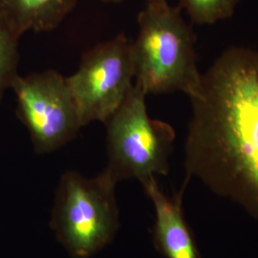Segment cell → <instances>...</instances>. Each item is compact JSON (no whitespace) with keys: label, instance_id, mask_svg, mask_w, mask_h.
I'll list each match as a JSON object with an SVG mask.
<instances>
[{"label":"cell","instance_id":"6da1fadb","mask_svg":"<svg viewBox=\"0 0 258 258\" xmlns=\"http://www.w3.org/2000/svg\"><path fill=\"white\" fill-rule=\"evenodd\" d=\"M186 179L196 178L258 219V50L231 46L189 97Z\"/></svg>","mask_w":258,"mask_h":258},{"label":"cell","instance_id":"7a4b0ae2","mask_svg":"<svg viewBox=\"0 0 258 258\" xmlns=\"http://www.w3.org/2000/svg\"><path fill=\"white\" fill-rule=\"evenodd\" d=\"M181 10L166 1L146 4L139 14L131 54L134 83L147 95L183 92L189 98L200 88L196 37Z\"/></svg>","mask_w":258,"mask_h":258},{"label":"cell","instance_id":"3957f363","mask_svg":"<svg viewBox=\"0 0 258 258\" xmlns=\"http://www.w3.org/2000/svg\"><path fill=\"white\" fill-rule=\"evenodd\" d=\"M116 184L104 170L93 178L75 170L60 177L50 226L72 257H91L114 239L120 227Z\"/></svg>","mask_w":258,"mask_h":258},{"label":"cell","instance_id":"277c9868","mask_svg":"<svg viewBox=\"0 0 258 258\" xmlns=\"http://www.w3.org/2000/svg\"><path fill=\"white\" fill-rule=\"evenodd\" d=\"M147 94L134 83L124 101L104 122L108 164L104 171L118 183L166 176L176 133L166 121L152 119Z\"/></svg>","mask_w":258,"mask_h":258},{"label":"cell","instance_id":"5b68a950","mask_svg":"<svg viewBox=\"0 0 258 258\" xmlns=\"http://www.w3.org/2000/svg\"><path fill=\"white\" fill-rule=\"evenodd\" d=\"M80 120L85 126L105 122L134 86L131 41L123 34L84 53L78 70L66 78Z\"/></svg>","mask_w":258,"mask_h":258},{"label":"cell","instance_id":"8992f818","mask_svg":"<svg viewBox=\"0 0 258 258\" xmlns=\"http://www.w3.org/2000/svg\"><path fill=\"white\" fill-rule=\"evenodd\" d=\"M11 89L17 99L18 118L38 154L64 147L83 128L66 78L58 72L19 75Z\"/></svg>","mask_w":258,"mask_h":258},{"label":"cell","instance_id":"52a82bcc","mask_svg":"<svg viewBox=\"0 0 258 258\" xmlns=\"http://www.w3.org/2000/svg\"><path fill=\"white\" fill-rule=\"evenodd\" d=\"M155 211L152 239L157 250L166 258H201L183 212V194L168 196L159 186L157 178L142 183Z\"/></svg>","mask_w":258,"mask_h":258},{"label":"cell","instance_id":"ba28073f","mask_svg":"<svg viewBox=\"0 0 258 258\" xmlns=\"http://www.w3.org/2000/svg\"><path fill=\"white\" fill-rule=\"evenodd\" d=\"M79 0H0V22L21 37L58 27Z\"/></svg>","mask_w":258,"mask_h":258},{"label":"cell","instance_id":"9c48e42d","mask_svg":"<svg viewBox=\"0 0 258 258\" xmlns=\"http://www.w3.org/2000/svg\"><path fill=\"white\" fill-rule=\"evenodd\" d=\"M190 20L199 25H212L231 19L240 0H178Z\"/></svg>","mask_w":258,"mask_h":258},{"label":"cell","instance_id":"30bf717a","mask_svg":"<svg viewBox=\"0 0 258 258\" xmlns=\"http://www.w3.org/2000/svg\"><path fill=\"white\" fill-rule=\"evenodd\" d=\"M19 38L0 22V104L19 75Z\"/></svg>","mask_w":258,"mask_h":258},{"label":"cell","instance_id":"8fae6325","mask_svg":"<svg viewBox=\"0 0 258 258\" xmlns=\"http://www.w3.org/2000/svg\"><path fill=\"white\" fill-rule=\"evenodd\" d=\"M100 1L104 2V3H109V4H120L125 0H100Z\"/></svg>","mask_w":258,"mask_h":258},{"label":"cell","instance_id":"7c38bea8","mask_svg":"<svg viewBox=\"0 0 258 258\" xmlns=\"http://www.w3.org/2000/svg\"><path fill=\"white\" fill-rule=\"evenodd\" d=\"M167 0H147V4H154V3H162L166 2Z\"/></svg>","mask_w":258,"mask_h":258}]
</instances>
